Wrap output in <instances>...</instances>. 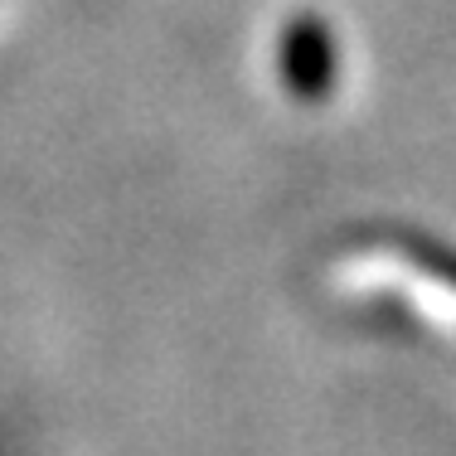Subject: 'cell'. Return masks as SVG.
Instances as JSON below:
<instances>
[{"instance_id": "obj_1", "label": "cell", "mask_w": 456, "mask_h": 456, "mask_svg": "<svg viewBox=\"0 0 456 456\" xmlns=\"http://www.w3.org/2000/svg\"><path fill=\"white\" fill-rule=\"evenodd\" d=\"M311 63L325 73V35H321V29H311V25H297V29H291V49H287V73H291V83H297L301 93H321Z\"/></svg>"}]
</instances>
